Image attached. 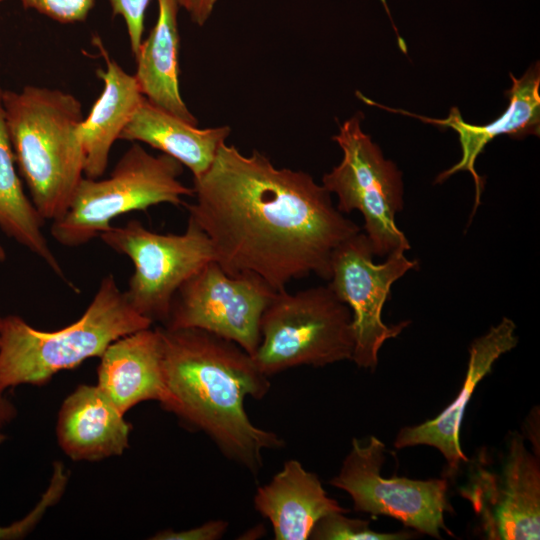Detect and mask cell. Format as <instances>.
<instances>
[{
  "label": "cell",
  "mask_w": 540,
  "mask_h": 540,
  "mask_svg": "<svg viewBox=\"0 0 540 540\" xmlns=\"http://www.w3.org/2000/svg\"><path fill=\"white\" fill-rule=\"evenodd\" d=\"M384 460L385 445L377 437L371 436L367 444L354 438L330 484L350 496L356 511L390 516L437 539L441 530L450 533L444 523V513L450 510L447 480L385 478L381 476Z\"/></svg>",
  "instance_id": "30bf717a"
},
{
  "label": "cell",
  "mask_w": 540,
  "mask_h": 540,
  "mask_svg": "<svg viewBox=\"0 0 540 540\" xmlns=\"http://www.w3.org/2000/svg\"><path fill=\"white\" fill-rule=\"evenodd\" d=\"M460 491L471 503L486 538H540V465L521 435H512L499 470L478 466Z\"/></svg>",
  "instance_id": "7c38bea8"
},
{
  "label": "cell",
  "mask_w": 540,
  "mask_h": 540,
  "mask_svg": "<svg viewBox=\"0 0 540 540\" xmlns=\"http://www.w3.org/2000/svg\"><path fill=\"white\" fill-rule=\"evenodd\" d=\"M2 1H5V0H0V3H1Z\"/></svg>",
  "instance_id": "4dcf8cb0"
},
{
  "label": "cell",
  "mask_w": 540,
  "mask_h": 540,
  "mask_svg": "<svg viewBox=\"0 0 540 540\" xmlns=\"http://www.w3.org/2000/svg\"><path fill=\"white\" fill-rule=\"evenodd\" d=\"M362 119L363 114L358 112L339 126L333 140L342 150V160L324 174L322 185L336 194V207L341 213L356 210L362 214L363 233L374 256L387 257L411 248L395 220L404 206L402 173L363 132Z\"/></svg>",
  "instance_id": "52a82bcc"
},
{
  "label": "cell",
  "mask_w": 540,
  "mask_h": 540,
  "mask_svg": "<svg viewBox=\"0 0 540 540\" xmlns=\"http://www.w3.org/2000/svg\"><path fill=\"white\" fill-rule=\"evenodd\" d=\"M228 527L224 520H210L200 526L183 530H163L155 534L151 539L155 540H217L223 537Z\"/></svg>",
  "instance_id": "d4e9b609"
},
{
  "label": "cell",
  "mask_w": 540,
  "mask_h": 540,
  "mask_svg": "<svg viewBox=\"0 0 540 540\" xmlns=\"http://www.w3.org/2000/svg\"><path fill=\"white\" fill-rule=\"evenodd\" d=\"M352 314L328 285L296 293L278 291L260 321V342L252 355L270 377L300 365L322 367L351 360Z\"/></svg>",
  "instance_id": "8992f818"
},
{
  "label": "cell",
  "mask_w": 540,
  "mask_h": 540,
  "mask_svg": "<svg viewBox=\"0 0 540 540\" xmlns=\"http://www.w3.org/2000/svg\"><path fill=\"white\" fill-rule=\"evenodd\" d=\"M517 343L516 325L507 317L476 338L470 345L467 373L454 401L435 418L403 427L395 438V448L434 447L441 452L452 471L457 470L461 462H467L459 442L466 407L478 383L490 373L496 360L515 348Z\"/></svg>",
  "instance_id": "5bb4252c"
},
{
  "label": "cell",
  "mask_w": 540,
  "mask_h": 540,
  "mask_svg": "<svg viewBox=\"0 0 540 540\" xmlns=\"http://www.w3.org/2000/svg\"><path fill=\"white\" fill-rule=\"evenodd\" d=\"M99 388L125 414L138 403L165 397L159 328H145L111 343L101 355Z\"/></svg>",
  "instance_id": "2e32d148"
},
{
  "label": "cell",
  "mask_w": 540,
  "mask_h": 540,
  "mask_svg": "<svg viewBox=\"0 0 540 540\" xmlns=\"http://www.w3.org/2000/svg\"><path fill=\"white\" fill-rule=\"evenodd\" d=\"M179 7L183 8L192 22L203 26L211 16L217 0H176Z\"/></svg>",
  "instance_id": "484cf974"
},
{
  "label": "cell",
  "mask_w": 540,
  "mask_h": 540,
  "mask_svg": "<svg viewBox=\"0 0 540 540\" xmlns=\"http://www.w3.org/2000/svg\"><path fill=\"white\" fill-rule=\"evenodd\" d=\"M374 257L368 238L360 231L335 250L328 280V286L352 314L355 343L351 360L370 370L377 367L383 344L409 325V321L387 325L382 319L391 287L418 268V261L409 259L405 251L392 252L379 264Z\"/></svg>",
  "instance_id": "9c48e42d"
},
{
  "label": "cell",
  "mask_w": 540,
  "mask_h": 540,
  "mask_svg": "<svg viewBox=\"0 0 540 540\" xmlns=\"http://www.w3.org/2000/svg\"><path fill=\"white\" fill-rule=\"evenodd\" d=\"M24 8L33 9L63 24L85 21L95 0H19Z\"/></svg>",
  "instance_id": "603a6c76"
},
{
  "label": "cell",
  "mask_w": 540,
  "mask_h": 540,
  "mask_svg": "<svg viewBox=\"0 0 540 540\" xmlns=\"http://www.w3.org/2000/svg\"><path fill=\"white\" fill-rule=\"evenodd\" d=\"M254 508L272 526L276 540H305L323 516L348 510L330 498L316 474L291 459L253 497Z\"/></svg>",
  "instance_id": "e0dca14e"
},
{
  "label": "cell",
  "mask_w": 540,
  "mask_h": 540,
  "mask_svg": "<svg viewBox=\"0 0 540 540\" xmlns=\"http://www.w3.org/2000/svg\"><path fill=\"white\" fill-rule=\"evenodd\" d=\"M182 173L183 165L173 157L154 156L134 143L108 178H82L68 209L52 221L51 235L65 247H78L100 237L120 215L161 203L183 204L194 191L179 180Z\"/></svg>",
  "instance_id": "5b68a950"
},
{
  "label": "cell",
  "mask_w": 540,
  "mask_h": 540,
  "mask_svg": "<svg viewBox=\"0 0 540 540\" xmlns=\"http://www.w3.org/2000/svg\"><path fill=\"white\" fill-rule=\"evenodd\" d=\"M410 532L381 533L370 528L369 521L352 519L343 512H332L313 527L309 538L313 540H403Z\"/></svg>",
  "instance_id": "7402d4cb"
},
{
  "label": "cell",
  "mask_w": 540,
  "mask_h": 540,
  "mask_svg": "<svg viewBox=\"0 0 540 540\" xmlns=\"http://www.w3.org/2000/svg\"><path fill=\"white\" fill-rule=\"evenodd\" d=\"M5 121L16 165L44 220L68 209L84 177L79 139L81 103L59 89L26 85L3 90Z\"/></svg>",
  "instance_id": "3957f363"
},
{
  "label": "cell",
  "mask_w": 540,
  "mask_h": 540,
  "mask_svg": "<svg viewBox=\"0 0 540 540\" xmlns=\"http://www.w3.org/2000/svg\"><path fill=\"white\" fill-rule=\"evenodd\" d=\"M192 188L186 208L214 260L228 275H255L277 292L312 273L328 281L335 250L361 231L310 174L276 168L257 150L245 156L224 142Z\"/></svg>",
  "instance_id": "6da1fadb"
},
{
  "label": "cell",
  "mask_w": 540,
  "mask_h": 540,
  "mask_svg": "<svg viewBox=\"0 0 540 540\" xmlns=\"http://www.w3.org/2000/svg\"><path fill=\"white\" fill-rule=\"evenodd\" d=\"M152 321L129 303L112 274L102 278L83 315L56 331L33 328L21 317H3L0 335V392L23 384L43 385Z\"/></svg>",
  "instance_id": "277c9868"
},
{
  "label": "cell",
  "mask_w": 540,
  "mask_h": 540,
  "mask_svg": "<svg viewBox=\"0 0 540 540\" xmlns=\"http://www.w3.org/2000/svg\"><path fill=\"white\" fill-rule=\"evenodd\" d=\"M230 134L229 126L200 129L144 97L119 139L146 143L179 161L197 178L208 170Z\"/></svg>",
  "instance_id": "d6986e66"
},
{
  "label": "cell",
  "mask_w": 540,
  "mask_h": 540,
  "mask_svg": "<svg viewBox=\"0 0 540 540\" xmlns=\"http://www.w3.org/2000/svg\"><path fill=\"white\" fill-rule=\"evenodd\" d=\"M6 439L5 435L0 433V444ZM23 530H26V527L24 523L21 521V523L9 527V528H1L0 527V538H12L13 536H19Z\"/></svg>",
  "instance_id": "83f0119b"
},
{
  "label": "cell",
  "mask_w": 540,
  "mask_h": 540,
  "mask_svg": "<svg viewBox=\"0 0 540 540\" xmlns=\"http://www.w3.org/2000/svg\"><path fill=\"white\" fill-rule=\"evenodd\" d=\"M2 92L0 88V229L71 285L42 231L45 220L23 190L5 121Z\"/></svg>",
  "instance_id": "44dd1931"
},
{
  "label": "cell",
  "mask_w": 540,
  "mask_h": 540,
  "mask_svg": "<svg viewBox=\"0 0 540 540\" xmlns=\"http://www.w3.org/2000/svg\"><path fill=\"white\" fill-rule=\"evenodd\" d=\"M158 328L165 386L162 408L206 434L228 459L257 474L263 452L284 446L276 433L255 426L244 407L246 397L260 400L268 393L269 377L230 340L195 328Z\"/></svg>",
  "instance_id": "7a4b0ae2"
},
{
  "label": "cell",
  "mask_w": 540,
  "mask_h": 540,
  "mask_svg": "<svg viewBox=\"0 0 540 540\" xmlns=\"http://www.w3.org/2000/svg\"><path fill=\"white\" fill-rule=\"evenodd\" d=\"M151 0H109L113 14L123 18L134 57L142 42L144 18Z\"/></svg>",
  "instance_id": "cb8c5ba5"
},
{
  "label": "cell",
  "mask_w": 540,
  "mask_h": 540,
  "mask_svg": "<svg viewBox=\"0 0 540 540\" xmlns=\"http://www.w3.org/2000/svg\"><path fill=\"white\" fill-rule=\"evenodd\" d=\"M100 238L134 265L124 291L129 303L152 323L162 325L179 288L214 260L210 239L190 217L183 234L156 233L133 219L124 226H111Z\"/></svg>",
  "instance_id": "ba28073f"
},
{
  "label": "cell",
  "mask_w": 540,
  "mask_h": 540,
  "mask_svg": "<svg viewBox=\"0 0 540 540\" xmlns=\"http://www.w3.org/2000/svg\"><path fill=\"white\" fill-rule=\"evenodd\" d=\"M512 86L505 91L509 98L506 111L496 120L485 125H474L465 122L457 107H453L448 117L444 119H431L404 110L384 107L378 103L363 97L366 103L385 108L386 110L410 115L423 122L433 125L451 128L457 132L461 145L462 155L460 160L449 169L441 172L435 179V183H442L453 174L460 171H468L474 180L475 203L471 216L481 204V194L484 180L476 172L475 162L483 152L485 146L495 137L508 135L513 139H523L529 135L539 136L540 132V69L536 62L520 78L510 73Z\"/></svg>",
  "instance_id": "4fadbf2b"
},
{
  "label": "cell",
  "mask_w": 540,
  "mask_h": 540,
  "mask_svg": "<svg viewBox=\"0 0 540 540\" xmlns=\"http://www.w3.org/2000/svg\"><path fill=\"white\" fill-rule=\"evenodd\" d=\"M93 42L105 59L106 69H98L104 88L86 118L79 126V139L84 156V176L97 179L103 175L113 143L144 99L134 77L114 61L100 38Z\"/></svg>",
  "instance_id": "ac0fdd59"
},
{
  "label": "cell",
  "mask_w": 540,
  "mask_h": 540,
  "mask_svg": "<svg viewBox=\"0 0 540 540\" xmlns=\"http://www.w3.org/2000/svg\"><path fill=\"white\" fill-rule=\"evenodd\" d=\"M98 385H80L62 403L58 443L75 461L119 456L129 446L130 424Z\"/></svg>",
  "instance_id": "9a60e30c"
},
{
  "label": "cell",
  "mask_w": 540,
  "mask_h": 540,
  "mask_svg": "<svg viewBox=\"0 0 540 540\" xmlns=\"http://www.w3.org/2000/svg\"><path fill=\"white\" fill-rule=\"evenodd\" d=\"M16 414L15 406L0 392V428L10 423Z\"/></svg>",
  "instance_id": "4316f807"
},
{
  "label": "cell",
  "mask_w": 540,
  "mask_h": 540,
  "mask_svg": "<svg viewBox=\"0 0 540 540\" xmlns=\"http://www.w3.org/2000/svg\"><path fill=\"white\" fill-rule=\"evenodd\" d=\"M157 21L135 56L134 75L143 96L158 108L190 123L198 121L189 111L179 89L178 30L176 0H157Z\"/></svg>",
  "instance_id": "ffe728a7"
},
{
  "label": "cell",
  "mask_w": 540,
  "mask_h": 540,
  "mask_svg": "<svg viewBox=\"0 0 540 540\" xmlns=\"http://www.w3.org/2000/svg\"><path fill=\"white\" fill-rule=\"evenodd\" d=\"M6 260V251L0 244V262H4Z\"/></svg>",
  "instance_id": "f1b7e54d"
},
{
  "label": "cell",
  "mask_w": 540,
  "mask_h": 540,
  "mask_svg": "<svg viewBox=\"0 0 540 540\" xmlns=\"http://www.w3.org/2000/svg\"><path fill=\"white\" fill-rule=\"evenodd\" d=\"M2 320H3V317L0 315V335H1Z\"/></svg>",
  "instance_id": "f546056e"
},
{
  "label": "cell",
  "mask_w": 540,
  "mask_h": 540,
  "mask_svg": "<svg viewBox=\"0 0 540 540\" xmlns=\"http://www.w3.org/2000/svg\"><path fill=\"white\" fill-rule=\"evenodd\" d=\"M276 292L255 275H228L212 260L179 288L162 326L204 330L252 356L260 342L262 314Z\"/></svg>",
  "instance_id": "8fae6325"
}]
</instances>
